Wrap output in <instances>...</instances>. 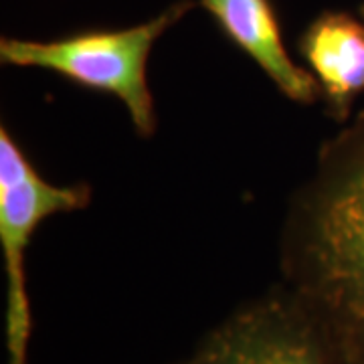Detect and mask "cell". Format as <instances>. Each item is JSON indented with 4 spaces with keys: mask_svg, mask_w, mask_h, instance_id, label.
Listing matches in <instances>:
<instances>
[{
    "mask_svg": "<svg viewBox=\"0 0 364 364\" xmlns=\"http://www.w3.org/2000/svg\"><path fill=\"white\" fill-rule=\"evenodd\" d=\"M176 364H182V363H176Z\"/></svg>",
    "mask_w": 364,
    "mask_h": 364,
    "instance_id": "ba28073f",
    "label": "cell"
},
{
    "mask_svg": "<svg viewBox=\"0 0 364 364\" xmlns=\"http://www.w3.org/2000/svg\"><path fill=\"white\" fill-rule=\"evenodd\" d=\"M282 273L342 364H364V116L320 148L291 196Z\"/></svg>",
    "mask_w": 364,
    "mask_h": 364,
    "instance_id": "6da1fadb",
    "label": "cell"
},
{
    "mask_svg": "<svg viewBox=\"0 0 364 364\" xmlns=\"http://www.w3.org/2000/svg\"><path fill=\"white\" fill-rule=\"evenodd\" d=\"M298 49L320 83L328 114L344 122L364 91V25L350 14L326 11L306 26Z\"/></svg>",
    "mask_w": 364,
    "mask_h": 364,
    "instance_id": "8992f818",
    "label": "cell"
},
{
    "mask_svg": "<svg viewBox=\"0 0 364 364\" xmlns=\"http://www.w3.org/2000/svg\"><path fill=\"white\" fill-rule=\"evenodd\" d=\"M193 9V0H181L142 25L83 31L53 41L2 37L0 63L45 69L81 87L112 93L126 105L134 130L150 138L156 134L158 117L146 77L148 57L156 41Z\"/></svg>",
    "mask_w": 364,
    "mask_h": 364,
    "instance_id": "7a4b0ae2",
    "label": "cell"
},
{
    "mask_svg": "<svg viewBox=\"0 0 364 364\" xmlns=\"http://www.w3.org/2000/svg\"><path fill=\"white\" fill-rule=\"evenodd\" d=\"M91 203L87 182L57 186L43 178L13 132L0 126V249L6 273L4 334L9 364H28L33 312L26 289V247L41 223Z\"/></svg>",
    "mask_w": 364,
    "mask_h": 364,
    "instance_id": "3957f363",
    "label": "cell"
},
{
    "mask_svg": "<svg viewBox=\"0 0 364 364\" xmlns=\"http://www.w3.org/2000/svg\"><path fill=\"white\" fill-rule=\"evenodd\" d=\"M198 4L289 102L310 105L322 97L316 77L287 53L272 0H198Z\"/></svg>",
    "mask_w": 364,
    "mask_h": 364,
    "instance_id": "5b68a950",
    "label": "cell"
},
{
    "mask_svg": "<svg viewBox=\"0 0 364 364\" xmlns=\"http://www.w3.org/2000/svg\"><path fill=\"white\" fill-rule=\"evenodd\" d=\"M360 13H363V16H364V6H363V9H360Z\"/></svg>",
    "mask_w": 364,
    "mask_h": 364,
    "instance_id": "52a82bcc",
    "label": "cell"
},
{
    "mask_svg": "<svg viewBox=\"0 0 364 364\" xmlns=\"http://www.w3.org/2000/svg\"><path fill=\"white\" fill-rule=\"evenodd\" d=\"M182 364H342L312 310L286 286L237 308Z\"/></svg>",
    "mask_w": 364,
    "mask_h": 364,
    "instance_id": "277c9868",
    "label": "cell"
}]
</instances>
